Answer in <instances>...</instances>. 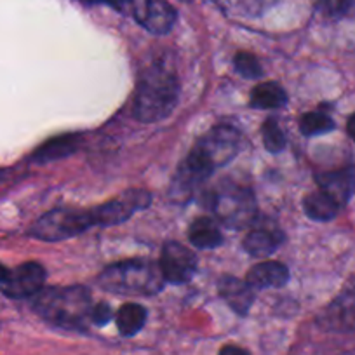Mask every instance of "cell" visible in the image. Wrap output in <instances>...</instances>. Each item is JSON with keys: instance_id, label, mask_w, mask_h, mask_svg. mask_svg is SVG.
<instances>
[{"instance_id": "5", "label": "cell", "mask_w": 355, "mask_h": 355, "mask_svg": "<svg viewBox=\"0 0 355 355\" xmlns=\"http://www.w3.org/2000/svg\"><path fill=\"white\" fill-rule=\"evenodd\" d=\"M209 207L218 220L230 228L252 225L256 216V202L248 189L237 185H221L209 196Z\"/></svg>"}, {"instance_id": "12", "label": "cell", "mask_w": 355, "mask_h": 355, "mask_svg": "<svg viewBox=\"0 0 355 355\" xmlns=\"http://www.w3.org/2000/svg\"><path fill=\"white\" fill-rule=\"evenodd\" d=\"M320 322L333 331H355V296L350 291L343 293L327 306Z\"/></svg>"}, {"instance_id": "15", "label": "cell", "mask_w": 355, "mask_h": 355, "mask_svg": "<svg viewBox=\"0 0 355 355\" xmlns=\"http://www.w3.org/2000/svg\"><path fill=\"white\" fill-rule=\"evenodd\" d=\"M78 145H80V138L77 135L58 136V138H53L44 143V145H40L33 152L32 160L39 164H47L53 162V160L64 159V157L71 155L78 148Z\"/></svg>"}, {"instance_id": "26", "label": "cell", "mask_w": 355, "mask_h": 355, "mask_svg": "<svg viewBox=\"0 0 355 355\" xmlns=\"http://www.w3.org/2000/svg\"><path fill=\"white\" fill-rule=\"evenodd\" d=\"M220 355H249V354L245 350H242V348L234 347V345H227V347L221 348Z\"/></svg>"}, {"instance_id": "9", "label": "cell", "mask_w": 355, "mask_h": 355, "mask_svg": "<svg viewBox=\"0 0 355 355\" xmlns=\"http://www.w3.org/2000/svg\"><path fill=\"white\" fill-rule=\"evenodd\" d=\"M131 11L139 25L157 35L169 32L178 18L174 8L166 0H132Z\"/></svg>"}, {"instance_id": "21", "label": "cell", "mask_w": 355, "mask_h": 355, "mask_svg": "<svg viewBox=\"0 0 355 355\" xmlns=\"http://www.w3.org/2000/svg\"><path fill=\"white\" fill-rule=\"evenodd\" d=\"M261 135H263V143H265L268 152L279 153L284 150L286 136L275 119H266V122L261 128Z\"/></svg>"}, {"instance_id": "2", "label": "cell", "mask_w": 355, "mask_h": 355, "mask_svg": "<svg viewBox=\"0 0 355 355\" xmlns=\"http://www.w3.org/2000/svg\"><path fill=\"white\" fill-rule=\"evenodd\" d=\"M180 85L176 75L166 67H152L136 87L135 117L141 122H159L171 115L178 103Z\"/></svg>"}, {"instance_id": "4", "label": "cell", "mask_w": 355, "mask_h": 355, "mask_svg": "<svg viewBox=\"0 0 355 355\" xmlns=\"http://www.w3.org/2000/svg\"><path fill=\"white\" fill-rule=\"evenodd\" d=\"M91 227H94L91 211L77 209V207H60L40 216L30 228V235L39 241L58 242L75 237Z\"/></svg>"}, {"instance_id": "3", "label": "cell", "mask_w": 355, "mask_h": 355, "mask_svg": "<svg viewBox=\"0 0 355 355\" xmlns=\"http://www.w3.org/2000/svg\"><path fill=\"white\" fill-rule=\"evenodd\" d=\"M100 286L117 295H155L162 289L164 277L160 268L150 261L132 259L108 266L98 279Z\"/></svg>"}, {"instance_id": "24", "label": "cell", "mask_w": 355, "mask_h": 355, "mask_svg": "<svg viewBox=\"0 0 355 355\" xmlns=\"http://www.w3.org/2000/svg\"><path fill=\"white\" fill-rule=\"evenodd\" d=\"M112 319V310L107 303H98L96 306H93V312H91V322L98 324V326H103L108 320Z\"/></svg>"}, {"instance_id": "23", "label": "cell", "mask_w": 355, "mask_h": 355, "mask_svg": "<svg viewBox=\"0 0 355 355\" xmlns=\"http://www.w3.org/2000/svg\"><path fill=\"white\" fill-rule=\"evenodd\" d=\"M355 4V0H322V8L331 18H341V16L348 15L352 6Z\"/></svg>"}, {"instance_id": "11", "label": "cell", "mask_w": 355, "mask_h": 355, "mask_svg": "<svg viewBox=\"0 0 355 355\" xmlns=\"http://www.w3.org/2000/svg\"><path fill=\"white\" fill-rule=\"evenodd\" d=\"M317 185L322 192L333 197L340 207L347 206L355 193V167L348 166L343 169L320 173L317 176Z\"/></svg>"}, {"instance_id": "22", "label": "cell", "mask_w": 355, "mask_h": 355, "mask_svg": "<svg viewBox=\"0 0 355 355\" xmlns=\"http://www.w3.org/2000/svg\"><path fill=\"white\" fill-rule=\"evenodd\" d=\"M235 70L244 78H259L263 75V68L258 58L251 53H239L234 60Z\"/></svg>"}, {"instance_id": "19", "label": "cell", "mask_w": 355, "mask_h": 355, "mask_svg": "<svg viewBox=\"0 0 355 355\" xmlns=\"http://www.w3.org/2000/svg\"><path fill=\"white\" fill-rule=\"evenodd\" d=\"M146 322V310L136 303H128L117 313V327L122 336H135Z\"/></svg>"}, {"instance_id": "13", "label": "cell", "mask_w": 355, "mask_h": 355, "mask_svg": "<svg viewBox=\"0 0 355 355\" xmlns=\"http://www.w3.org/2000/svg\"><path fill=\"white\" fill-rule=\"evenodd\" d=\"M218 291H220L221 298L241 315H245L254 302V288L248 281H241V279L230 277V275H225L218 282Z\"/></svg>"}, {"instance_id": "29", "label": "cell", "mask_w": 355, "mask_h": 355, "mask_svg": "<svg viewBox=\"0 0 355 355\" xmlns=\"http://www.w3.org/2000/svg\"><path fill=\"white\" fill-rule=\"evenodd\" d=\"M4 176H6V171L0 169V182H4Z\"/></svg>"}, {"instance_id": "25", "label": "cell", "mask_w": 355, "mask_h": 355, "mask_svg": "<svg viewBox=\"0 0 355 355\" xmlns=\"http://www.w3.org/2000/svg\"><path fill=\"white\" fill-rule=\"evenodd\" d=\"M85 4H107L110 8L117 9L121 12L131 11V2L132 0H82Z\"/></svg>"}, {"instance_id": "20", "label": "cell", "mask_w": 355, "mask_h": 355, "mask_svg": "<svg viewBox=\"0 0 355 355\" xmlns=\"http://www.w3.org/2000/svg\"><path fill=\"white\" fill-rule=\"evenodd\" d=\"M336 128L333 119L324 112H309L300 119V131L305 136H319L331 132Z\"/></svg>"}, {"instance_id": "6", "label": "cell", "mask_w": 355, "mask_h": 355, "mask_svg": "<svg viewBox=\"0 0 355 355\" xmlns=\"http://www.w3.org/2000/svg\"><path fill=\"white\" fill-rule=\"evenodd\" d=\"M159 268L166 282L185 284L196 274L197 256L180 242H167L160 252Z\"/></svg>"}, {"instance_id": "10", "label": "cell", "mask_w": 355, "mask_h": 355, "mask_svg": "<svg viewBox=\"0 0 355 355\" xmlns=\"http://www.w3.org/2000/svg\"><path fill=\"white\" fill-rule=\"evenodd\" d=\"M282 242H284V234L277 225L268 220L252 221V228L244 239V248L251 256L261 258L277 251Z\"/></svg>"}, {"instance_id": "8", "label": "cell", "mask_w": 355, "mask_h": 355, "mask_svg": "<svg viewBox=\"0 0 355 355\" xmlns=\"http://www.w3.org/2000/svg\"><path fill=\"white\" fill-rule=\"evenodd\" d=\"M44 282H46L44 266L39 265V263L28 261L9 272L2 291L8 298L12 300L32 298V296L39 295L42 291Z\"/></svg>"}, {"instance_id": "27", "label": "cell", "mask_w": 355, "mask_h": 355, "mask_svg": "<svg viewBox=\"0 0 355 355\" xmlns=\"http://www.w3.org/2000/svg\"><path fill=\"white\" fill-rule=\"evenodd\" d=\"M347 131H348V136H350V138L354 139V143H355V114H352L350 117H348Z\"/></svg>"}, {"instance_id": "18", "label": "cell", "mask_w": 355, "mask_h": 355, "mask_svg": "<svg viewBox=\"0 0 355 355\" xmlns=\"http://www.w3.org/2000/svg\"><path fill=\"white\" fill-rule=\"evenodd\" d=\"M189 239L196 248L213 249L223 242L220 228L211 218H197L189 228Z\"/></svg>"}, {"instance_id": "17", "label": "cell", "mask_w": 355, "mask_h": 355, "mask_svg": "<svg viewBox=\"0 0 355 355\" xmlns=\"http://www.w3.org/2000/svg\"><path fill=\"white\" fill-rule=\"evenodd\" d=\"M288 103V94L275 82L258 84L251 93V107L259 110H277Z\"/></svg>"}, {"instance_id": "1", "label": "cell", "mask_w": 355, "mask_h": 355, "mask_svg": "<svg viewBox=\"0 0 355 355\" xmlns=\"http://www.w3.org/2000/svg\"><path fill=\"white\" fill-rule=\"evenodd\" d=\"M33 309L54 326L84 329L91 320L93 302L85 288H49L33 296Z\"/></svg>"}, {"instance_id": "16", "label": "cell", "mask_w": 355, "mask_h": 355, "mask_svg": "<svg viewBox=\"0 0 355 355\" xmlns=\"http://www.w3.org/2000/svg\"><path fill=\"white\" fill-rule=\"evenodd\" d=\"M303 209H305L306 216L313 221H331L338 216L340 213V204L327 196L322 190H315V192L309 193L303 200Z\"/></svg>"}, {"instance_id": "7", "label": "cell", "mask_w": 355, "mask_h": 355, "mask_svg": "<svg viewBox=\"0 0 355 355\" xmlns=\"http://www.w3.org/2000/svg\"><path fill=\"white\" fill-rule=\"evenodd\" d=\"M152 200L148 192H143V190H131V192L124 193L122 197L110 200V202H105L101 206H98L96 209H93V220L94 225H103V227H110V225L122 223V221L128 220L136 209H141L146 207Z\"/></svg>"}, {"instance_id": "28", "label": "cell", "mask_w": 355, "mask_h": 355, "mask_svg": "<svg viewBox=\"0 0 355 355\" xmlns=\"http://www.w3.org/2000/svg\"><path fill=\"white\" fill-rule=\"evenodd\" d=\"M8 275H9L8 268H6V266L0 265V282H2V284H4V282H6V279H8Z\"/></svg>"}, {"instance_id": "14", "label": "cell", "mask_w": 355, "mask_h": 355, "mask_svg": "<svg viewBox=\"0 0 355 355\" xmlns=\"http://www.w3.org/2000/svg\"><path fill=\"white\" fill-rule=\"evenodd\" d=\"M245 281L254 289L265 288H282L289 281L288 266L279 261L258 263L249 270Z\"/></svg>"}]
</instances>
